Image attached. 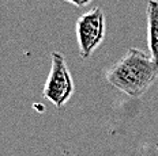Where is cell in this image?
<instances>
[{"instance_id":"cell-1","label":"cell","mask_w":158,"mask_h":156,"mask_svg":"<svg viewBox=\"0 0 158 156\" xmlns=\"http://www.w3.org/2000/svg\"><path fill=\"white\" fill-rule=\"evenodd\" d=\"M158 77V65L149 54L131 48L106 72V80L128 96H142Z\"/></svg>"},{"instance_id":"cell-2","label":"cell","mask_w":158,"mask_h":156,"mask_svg":"<svg viewBox=\"0 0 158 156\" xmlns=\"http://www.w3.org/2000/svg\"><path fill=\"white\" fill-rule=\"evenodd\" d=\"M42 94L57 107L64 106L74 94V80L65 63V57L60 52H53L51 54V71Z\"/></svg>"},{"instance_id":"cell-3","label":"cell","mask_w":158,"mask_h":156,"mask_svg":"<svg viewBox=\"0 0 158 156\" xmlns=\"http://www.w3.org/2000/svg\"><path fill=\"white\" fill-rule=\"evenodd\" d=\"M79 45V53L83 60L93 54L95 48L105 37V15L100 7L82 14L75 25Z\"/></svg>"},{"instance_id":"cell-4","label":"cell","mask_w":158,"mask_h":156,"mask_svg":"<svg viewBox=\"0 0 158 156\" xmlns=\"http://www.w3.org/2000/svg\"><path fill=\"white\" fill-rule=\"evenodd\" d=\"M147 17V45L150 57L158 65V0H149L146 8Z\"/></svg>"},{"instance_id":"cell-5","label":"cell","mask_w":158,"mask_h":156,"mask_svg":"<svg viewBox=\"0 0 158 156\" xmlns=\"http://www.w3.org/2000/svg\"><path fill=\"white\" fill-rule=\"evenodd\" d=\"M65 2L71 3V4L77 6V7H85V6H87L89 3L91 2V0H65Z\"/></svg>"},{"instance_id":"cell-6","label":"cell","mask_w":158,"mask_h":156,"mask_svg":"<svg viewBox=\"0 0 158 156\" xmlns=\"http://www.w3.org/2000/svg\"><path fill=\"white\" fill-rule=\"evenodd\" d=\"M157 149H158V142H157Z\"/></svg>"}]
</instances>
